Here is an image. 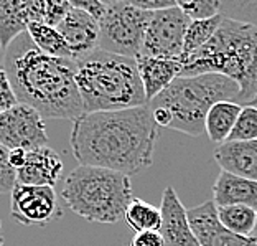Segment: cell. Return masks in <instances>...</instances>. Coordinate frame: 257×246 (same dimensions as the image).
Masks as SVG:
<instances>
[{
	"label": "cell",
	"mask_w": 257,
	"mask_h": 246,
	"mask_svg": "<svg viewBox=\"0 0 257 246\" xmlns=\"http://www.w3.org/2000/svg\"><path fill=\"white\" fill-rule=\"evenodd\" d=\"M159 124L147 106L86 113L73 122L71 150L79 166L139 174L154 162Z\"/></svg>",
	"instance_id": "obj_1"
},
{
	"label": "cell",
	"mask_w": 257,
	"mask_h": 246,
	"mask_svg": "<svg viewBox=\"0 0 257 246\" xmlns=\"http://www.w3.org/2000/svg\"><path fill=\"white\" fill-rule=\"evenodd\" d=\"M2 68L19 103L35 108L43 118L74 122L86 114L76 85V60L45 53L28 32L17 37L4 51Z\"/></svg>",
	"instance_id": "obj_2"
},
{
	"label": "cell",
	"mask_w": 257,
	"mask_h": 246,
	"mask_svg": "<svg viewBox=\"0 0 257 246\" xmlns=\"http://www.w3.org/2000/svg\"><path fill=\"white\" fill-rule=\"evenodd\" d=\"M182 58V76L224 74L241 88L239 104L257 106V25L224 19L206 45Z\"/></svg>",
	"instance_id": "obj_3"
},
{
	"label": "cell",
	"mask_w": 257,
	"mask_h": 246,
	"mask_svg": "<svg viewBox=\"0 0 257 246\" xmlns=\"http://www.w3.org/2000/svg\"><path fill=\"white\" fill-rule=\"evenodd\" d=\"M241 88L219 73L180 76L149 103L159 127L198 137L206 132V116L213 104L236 101Z\"/></svg>",
	"instance_id": "obj_4"
},
{
	"label": "cell",
	"mask_w": 257,
	"mask_h": 246,
	"mask_svg": "<svg viewBox=\"0 0 257 246\" xmlns=\"http://www.w3.org/2000/svg\"><path fill=\"white\" fill-rule=\"evenodd\" d=\"M76 85L86 113L149 104L136 58L97 48L76 60Z\"/></svg>",
	"instance_id": "obj_5"
},
{
	"label": "cell",
	"mask_w": 257,
	"mask_h": 246,
	"mask_svg": "<svg viewBox=\"0 0 257 246\" xmlns=\"http://www.w3.org/2000/svg\"><path fill=\"white\" fill-rule=\"evenodd\" d=\"M64 205L89 223L114 225L124 218L132 200L131 175L92 166H79L60 192Z\"/></svg>",
	"instance_id": "obj_6"
},
{
	"label": "cell",
	"mask_w": 257,
	"mask_h": 246,
	"mask_svg": "<svg viewBox=\"0 0 257 246\" xmlns=\"http://www.w3.org/2000/svg\"><path fill=\"white\" fill-rule=\"evenodd\" d=\"M154 12L140 10L127 2H119L106 9L99 20V50L109 53L137 58L142 55L145 32Z\"/></svg>",
	"instance_id": "obj_7"
},
{
	"label": "cell",
	"mask_w": 257,
	"mask_h": 246,
	"mask_svg": "<svg viewBox=\"0 0 257 246\" xmlns=\"http://www.w3.org/2000/svg\"><path fill=\"white\" fill-rule=\"evenodd\" d=\"M190 23L191 19L178 7L154 12L145 32L142 55L157 58L183 56Z\"/></svg>",
	"instance_id": "obj_8"
},
{
	"label": "cell",
	"mask_w": 257,
	"mask_h": 246,
	"mask_svg": "<svg viewBox=\"0 0 257 246\" xmlns=\"http://www.w3.org/2000/svg\"><path fill=\"white\" fill-rule=\"evenodd\" d=\"M10 215L25 226H45L61 216L55 187L17 184L10 195Z\"/></svg>",
	"instance_id": "obj_9"
},
{
	"label": "cell",
	"mask_w": 257,
	"mask_h": 246,
	"mask_svg": "<svg viewBox=\"0 0 257 246\" xmlns=\"http://www.w3.org/2000/svg\"><path fill=\"white\" fill-rule=\"evenodd\" d=\"M0 144L7 149L33 150L48 145L43 116L28 104L0 113Z\"/></svg>",
	"instance_id": "obj_10"
},
{
	"label": "cell",
	"mask_w": 257,
	"mask_h": 246,
	"mask_svg": "<svg viewBox=\"0 0 257 246\" xmlns=\"http://www.w3.org/2000/svg\"><path fill=\"white\" fill-rule=\"evenodd\" d=\"M188 220L201 246H257L254 236L236 235L223 226L214 200L188 208Z\"/></svg>",
	"instance_id": "obj_11"
},
{
	"label": "cell",
	"mask_w": 257,
	"mask_h": 246,
	"mask_svg": "<svg viewBox=\"0 0 257 246\" xmlns=\"http://www.w3.org/2000/svg\"><path fill=\"white\" fill-rule=\"evenodd\" d=\"M162 226L160 233L165 246H201L193 233L188 220V208L180 200L172 185L165 187L162 193Z\"/></svg>",
	"instance_id": "obj_12"
},
{
	"label": "cell",
	"mask_w": 257,
	"mask_h": 246,
	"mask_svg": "<svg viewBox=\"0 0 257 246\" xmlns=\"http://www.w3.org/2000/svg\"><path fill=\"white\" fill-rule=\"evenodd\" d=\"M73 51L74 60L86 56L99 48V19L86 10L73 9L56 27Z\"/></svg>",
	"instance_id": "obj_13"
},
{
	"label": "cell",
	"mask_w": 257,
	"mask_h": 246,
	"mask_svg": "<svg viewBox=\"0 0 257 246\" xmlns=\"http://www.w3.org/2000/svg\"><path fill=\"white\" fill-rule=\"evenodd\" d=\"M137 66L140 78L145 88V95H147L149 103L155 96H159L163 90L177 78L182 76L183 71V58H157V56H147L139 55Z\"/></svg>",
	"instance_id": "obj_14"
},
{
	"label": "cell",
	"mask_w": 257,
	"mask_h": 246,
	"mask_svg": "<svg viewBox=\"0 0 257 246\" xmlns=\"http://www.w3.org/2000/svg\"><path fill=\"white\" fill-rule=\"evenodd\" d=\"M19 184L55 187L63 174L60 154L50 145L27 152V162L19 172Z\"/></svg>",
	"instance_id": "obj_15"
},
{
	"label": "cell",
	"mask_w": 257,
	"mask_h": 246,
	"mask_svg": "<svg viewBox=\"0 0 257 246\" xmlns=\"http://www.w3.org/2000/svg\"><path fill=\"white\" fill-rule=\"evenodd\" d=\"M213 157L221 171L257 180V140H226Z\"/></svg>",
	"instance_id": "obj_16"
},
{
	"label": "cell",
	"mask_w": 257,
	"mask_h": 246,
	"mask_svg": "<svg viewBox=\"0 0 257 246\" xmlns=\"http://www.w3.org/2000/svg\"><path fill=\"white\" fill-rule=\"evenodd\" d=\"M213 200L218 207L246 205L257 212V180L221 171L213 185Z\"/></svg>",
	"instance_id": "obj_17"
},
{
	"label": "cell",
	"mask_w": 257,
	"mask_h": 246,
	"mask_svg": "<svg viewBox=\"0 0 257 246\" xmlns=\"http://www.w3.org/2000/svg\"><path fill=\"white\" fill-rule=\"evenodd\" d=\"M242 104L236 101H219L213 104L206 116V134L214 144H224L234 129Z\"/></svg>",
	"instance_id": "obj_18"
},
{
	"label": "cell",
	"mask_w": 257,
	"mask_h": 246,
	"mask_svg": "<svg viewBox=\"0 0 257 246\" xmlns=\"http://www.w3.org/2000/svg\"><path fill=\"white\" fill-rule=\"evenodd\" d=\"M30 22L23 12L20 0H0V45L2 51L9 48L22 33L28 32Z\"/></svg>",
	"instance_id": "obj_19"
},
{
	"label": "cell",
	"mask_w": 257,
	"mask_h": 246,
	"mask_svg": "<svg viewBox=\"0 0 257 246\" xmlns=\"http://www.w3.org/2000/svg\"><path fill=\"white\" fill-rule=\"evenodd\" d=\"M28 35L32 37L35 45L45 53L74 60L71 48H69L66 40L63 38V35L58 32L56 27H51L45 22H32L28 25Z\"/></svg>",
	"instance_id": "obj_20"
},
{
	"label": "cell",
	"mask_w": 257,
	"mask_h": 246,
	"mask_svg": "<svg viewBox=\"0 0 257 246\" xmlns=\"http://www.w3.org/2000/svg\"><path fill=\"white\" fill-rule=\"evenodd\" d=\"M124 220L136 233L159 231L162 226V210L140 198H132L125 210Z\"/></svg>",
	"instance_id": "obj_21"
},
{
	"label": "cell",
	"mask_w": 257,
	"mask_h": 246,
	"mask_svg": "<svg viewBox=\"0 0 257 246\" xmlns=\"http://www.w3.org/2000/svg\"><path fill=\"white\" fill-rule=\"evenodd\" d=\"M219 220L224 228L241 236H252L257 226V212L246 205L218 207Z\"/></svg>",
	"instance_id": "obj_22"
},
{
	"label": "cell",
	"mask_w": 257,
	"mask_h": 246,
	"mask_svg": "<svg viewBox=\"0 0 257 246\" xmlns=\"http://www.w3.org/2000/svg\"><path fill=\"white\" fill-rule=\"evenodd\" d=\"M223 20H224V17L221 14L209 17V19L191 20L188 32H186V37H185V53L183 55L195 53L196 50H200L201 46L206 45L216 35Z\"/></svg>",
	"instance_id": "obj_23"
},
{
	"label": "cell",
	"mask_w": 257,
	"mask_h": 246,
	"mask_svg": "<svg viewBox=\"0 0 257 246\" xmlns=\"http://www.w3.org/2000/svg\"><path fill=\"white\" fill-rule=\"evenodd\" d=\"M224 19L257 25V0H218Z\"/></svg>",
	"instance_id": "obj_24"
},
{
	"label": "cell",
	"mask_w": 257,
	"mask_h": 246,
	"mask_svg": "<svg viewBox=\"0 0 257 246\" xmlns=\"http://www.w3.org/2000/svg\"><path fill=\"white\" fill-rule=\"evenodd\" d=\"M229 140H257V106H242Z\"/></svg>",
	"instance_id": "obj_25"
},
{
	"label": "cell",
	"mask_w": 257,
	"mask_h": 246,
	"mask_svg": "<svg viewBox=\"0 0 257 246\" xmlns=\"http://www.w3.org/2000/svg\"><path fill=\"white\" fill-rule=\"evenodd\" d=\"M178 9H182L191 20L209 19L219 15L218 0H175Z\"/></svg>",
	"instance_id": "obj_26"
},
{
	"label": "cell",
	"mask_w": 257,
	"mask_h": 246,
	"mask_svg": "<svg viewBox=\"0 0 257 246\" xmlns=\"http://www.w3.org/2000/svg\"><path fill=\"white\" fill-rule=\"evenodd\" d=\"M17 184H19V174L9 160V149L0 144V190L12 193Z\"/></svg>",
	"instance_id": "obj_27"
},
{
	"label": "cell",
	"mask_w": 257,
	"mask_h": 246,
	"mask_svg": "<svg viewBox=\"0 0 257 246\" xmlns=\"http://www.w3.org/2000/svg\"><path fill=\"white\" fill-rule=\"evenodd\" d=\"M73 10L69 0H46V19L45 23L51 27H58L61 20Z\"/></svg>",
	"instance_id": "obj_28"
},
{
	"label": "cell",
	"mask_w": 257,
	"mask_h": 246,
	"mask_svg": "<svg viewBox=\"0 0 257 246\" xmlns=\"http://www.w3.org/2000/svg\"><path fill=\"white\" fill-rule=\"evenodd\" d=\"M19 103V98H17L14 86L10 83V78L7 71L2 68L0 69V113L4 111H9L12 108H15Z\"/></svg>",
	"instance_id": "obj_29"
},
{
	"label": "cell",
	"mask_w": 257,
	"mask_h": 246,
	"mask_svg": "<svg viewBox=\"0 0 257 246\" xmlns=\"http://www.w3.org/2000/svg\"><path fill=\"white\" fill-rule=\"evenodd\" d=\"M28 22H45L46 19V0H20Z\"/></svg>",
	"instance_id": "obj_30"
},
{
	"label": "cell",
	"mask_w": 257,
	"mask_h": 246,
	"mask_svg": "<svg viewBox=\"0 0 257 246\" xmlns=\"http://www.w3.org/2000/svg\"><path fill=\"white\" fill-rule=\"evenodd\" d=\"M124 2L145 12H159V10L177 7L175 0H124Z\"/></svg>",
	"instance_id": "obj_31"
},
{
	"label": "cell",
	"mask_w": 257,
	"mask_h": 246,
	"mask_svg": "<svg viewBox=\"0 0 257 246\" xmlns=\"http://www.w3.org/2000/svg\"><path fill=\"white\" fill-rule=\"evenodd\" d=\"M128 246H165L160 231H144L136 233Z\"/></svg>",
	"instance_id": "obj_32"
},
{
	"label": "cell",
	"mask_w": 257,
	"mask_h": 246,
	"mask_svg": "<svg viewBox=\"0 0 257 246\" xmlns=\"http://www.w3.org/2000/svg\"><path fill=\"white\" fill-rule=\"evenodd\" d=\"M73 5V9H81V10H86L89 12L96 17V19L101 20L102 15L106 14V5L101 4V0H69Z\"/></svg>",
	"instance_id": "obj_33"
},
{
	"label": "cell",
	"mask_w": 257,
	"mask_h": 246,
	"mask_svg": "<svg viewBox=\"0 0 257 246\" xmlns=\"http://www.w3.org/2000/svg\"><path fill=\"white\" fill-rule=\"evenodd\" d=\"M27 152L25 149H9V160L14 166V169H17V172L25 166L27 162Z\"/></svg>",
	"instance_id": "obj_34"
},
{
	"label": "cell",
	"mask_w": 257,
	"mask_h": 246,
	"mask_svg": "<svg viewBox=\"0 0 257 246\" xmlns=\"http://www.w3.org/2000/svg\"><path fill=\"white\" fill-rule=\"evenodd\" d=\"M119 2H122V0H101V4H104L106 7H110V5H115Z\"/></svg>",
	"instance_id": "obj_35"
},
{
	"label": "cell",
	"mask_w": 257,
	"mask_h": 246,
	"mask_svg": "<svg viewBox=\"0 0 257 246\" xmlns=\"http://www.w3.org/2000/svg\"><path fill=\"white\" fill-rule=\"evenodd\" d=\"M252 236H257V226H255V231H254V235Z\"/></svg>",
	"instance_id": "obj_36"
},
{
	"label": "cell",
	"mask_w": 257,
	"mask_h": 246,
	"mask_svg": "<svg viewBox=\"0 0 257 246\" xmlns=\"http://www.w3.org/2000/svg\"><path fill=\"white\" fill-rule=\"evenodd\" d=\"M254 238H255V244H257V236H254Z\"/></svg>",
	"instance_id": "obj_37"
}]
</instances>
